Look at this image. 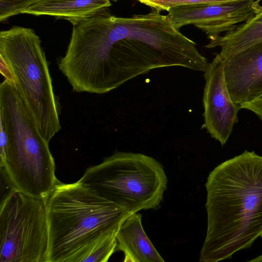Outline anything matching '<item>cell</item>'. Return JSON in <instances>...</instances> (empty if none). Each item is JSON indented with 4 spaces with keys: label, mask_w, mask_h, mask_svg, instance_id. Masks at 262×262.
<instances>
[{
    "label": "cell",
    "mask_w": 262,
    "mask_h": 262,
    "mask_svg": "<svg viewBox=\"0 0 262 262\" xmlns=\"http://www.w3.org/2000/svg\"><path fill=\"white\" fill-rule=\"evenodd\" d=\"M45 199L15 190L0 205V262H48Z\"/></svg>",
    "instance_id": "7"
},
{
    "label": "cell",
    "mask_w": 262,
    "mask_h": 262,
    "mask_svg": "<svg viewBox=\"0 0 262 262\" xmlns=\"http://www.w3.org/2000/svg\"><path fill=\"white\" fill-rule=\"evenodd\" d=\"M204 72V125L211 136L224 146L238 122L240 107L230 97L225 79L223 62L216 54Z\"/></svg>",
    "instance_id": "9"
},
{
    "label": "cell",
    "mask_w": 262,
    "mask_h": 262,
    "mask_svg": "<svg viewBox=\"0 0 262 262\" xmlns=\"http://www.w3.org/2000/svg\"><path fill=\"white\" fill-rule=\"evenodd\" d=\"M118 230L112 232L99 241L80 262L107 261L111 256L117 251V233Z\"/></svg>",
    "instance_id": "14"
},
{
    "label": "cell",
    "mask_w": 262,
    "mask_h": 262,
    "mask_svg": "<svg viewBox=\"0 0 262 262\" xmlns=\"http://www.w3.org/2000/svg\"><path fill=\"white\" fill-rule=\"evenodd\" d=\"M49 142L14 85H0V166L17 190L45 199L58 180Z\"/></svg>",
    "instance_id": "4"
},
{
    "label": "cell",
    "mask_w": 262,
    "mask_h": 262,
    "mask_svg": "<svg viewBox=\"0 0 262 262\" xmlns=\"http://www.w3.org/2000/svg\"><path fill=\"white\" fill-rule=\"evenodd\" d=\"M228 92L240 106L262 95V41L222 60Z\"/></svg>",
    "instance_id": "10"
},
{
    "label": "cell",
    "mask_w": 262,
    "mask_h": 262,
    "mask_svg": "<svg viewBox=\"0 0 262 262\" xmlns=\"http://www.w3.org/2000/svg\"><path fill=\"white\" fill-rule=\"evenodd\" d=\"M0 71L5 79L15 85V79L13 73L8 63L0 57Z\"/></svg>",
    "instance_id": "18"
},
{
    "label": "cell",
    "mask_w": 262,
    "mask_h": 262,
    "mask_svg": "<svg viewBox=\"0 0 262 262\" xmlns=\"http://www.w3.org/2000/svg\"><path fill=\"white\" fill-rule=\"evenodd\" d=\"M207 48L220 47L216 55L221 60L262 41V6L256 8L254 15L241 25L236 26L223 36L211 37Z\"/></svg>",
    "instance_id": "13"
},
{
    "label": "cell",
    "mask_w": 262,
    "mask_h": 262,
    "mask_svg": "<svg viewBox=\"0 0 262 262\" xmlns=\"http://www.w3.org/2000/svg\"><path fill=\"white\" fill-rule=\"evenodd\" d=\"M78 181L131 214L158 208L167 178L162 164L154 158L117 151L87 168Z\"/></svg>",
    "instance_id": "6"
},
{
    "label": "cell",
    "mask_w": 262,
    "mask_h": 262,
    "mask_svg": "<svg viewBox=\"0 0 262 262\" xmlns=\"http://www.w3.org/2000/svg\"><path fill=\"white\" fill-rule=\"evenodd\" d=\"M0 57L11 68L20 94L42 136L49 143L61 129V106L41 40L30 29L15 26L0 32Z\"/></svg>",
    "instance_id": "5"
},
{
    "label": "cell",
    "mask_w": 262,
    "mask_h": 262,
    "mask_svg": "<svg viewBox=\"0 0 262 262\" xmlns=\"http://www.w3.org/2000/svg\"><path fill=\"white\" fill-rule=\"evenodd\" d=\"M152 9L159 11H168L174 7L180 5H196L202 4H216L233 2L239 0H137Z\"/></svg>",
    "instance_id": "15"
},
{
    "label": "cell",
    "mask_w": 262,
    "mask_h": 262,
    "mask_svg": "<svg viewBox=\"0 0 262 262\" xmlns=\"http://www.w3.org/2000/svg\"><path fill=\"white\" fill-rule=\"evenodd\" d=\"M205 187L207 228L200 261L231 258L262 238V156L245 150L223 162Z\"/></svg>",
    "instance_id": "2"
},
{
    "label": "cell",
    "mask_w": 262,
    "mask_h": 262,
    "mask_svg": "<svg viewBox=\"0 0 262 262\" xmlns=\"http://www.w3.org/2000/svg\"><path fill=\"white\" fill-rule=\"evenodd\" d=\"M111 0H38L22 13L49 15L75 26L111 5Z\"/></svg>",
    "instance_id": "12"
},
{
    "label": "cell",
    "mask_w": 262,
    "mask_h": 262,
    "mask_svg": "<svg viewBox=\"0 0 262 262\" xmlns=\"http://www.w3.org/2000/svg\"><path fill=\"white\" fill-rule=\"evenodd\" d=\"M1 169V203L2 204L10 195L17 190L5 168L0 166Z\"/></svg>",
    "instance_id": "17"
},
{
    "label": "cell",
    "mask_w": 262,
    "mask_h": 262,
    "mask_svg": "<svg viewBox=\"0 0 262 262\" xmlns=\"http://www.w3.org/2000/svg\"><path fill=\"white\" fill-rule=\"evenodd\" d=\"M250 108L262 120V95L250 102Z\"/></svg>",
    "instance_id": "19"
},
{
    "label": "cell",
    "mask_w": 262,
    "mask_h": 262,
    "mask_svg": "<svg viewBox=\"0 0 262 262\" xmlns=\"http://www.w3.org/2000/svg\"><path fill=\"white\" fill-rule=\"evenodd\" d=\"M113 1H114V2H116L117 0H112Z\"/></svg>",
    "instance_id": "21"
},
{
    "label": "cell",
    "mask_w": 262,
    "mask_h": 262,
    "mask_svg": "<svg viewBox=\"0 0 262 262\" xmlns=\"http://www.w3.org/2000/svg\"><path fill=\"white\" fill-rule=\"evenodd\" d=\"M79 51L98 94L152 69L178 66L205 72L209 64L196 43L155 9L130 17L99 12L83 28Z\"/></svg>",
    "instance_id": "1"
},
{
    "label": "cell",
    "mask_w": 262,
    "mask_h": 262,
    "mask_svg": "<svg viewBox=\"0 0 262 262\" xmlns=\"http://www.w3.org/2000/svg\"><path fill=\"white\" fill-rule=\"evenodd\" d=\"M48 262H80L100 240L118 230L130 213L79 181H59L45 198Z\"/></svg>",
    "instance_id": "3"
},
{
    "label": "cell",
    "mask_w": 262,
    "mask_h": 262,
    "mask_svg": "<svg viewBox=\"0 0 262 262\" xmlns=\"http://www.w3.org/2000/svg\"><path fill=\"white\" fill-rule=\"evenodd\" d=\"M38 0H0V21L22 13Z\"/></svg>",
    "instance_id": "16"
},
{
    "label": "cell",
    "mask_w": 262,
    "mask_h": 262,
    "mask_svg": "<svg viewBox=\"0 0 262 262\" xmlns=\"http://www.w3.org/2000/svg\"><path fill=\"white\" fill-rule=\"evenodd\" d=\"M254 0L196 5H180L170 8L168 15L175 28L192 25L202 30L208 38L220 35L252 17L259 6Z\"/></svg>",
    "instance_id": "8"
},
{
    "label": "cell",
    "mask_w": 262,
    "mask_h": 262,
    "mask_svg": "<svg viewBox=\"0 0 262 262\" xmlns=\"http://www.w3.org/2000/svg\"><path fill=\"white\" fill-rule=\"evenodd\" d=\"M250 262H262V254L258 257H256L251 260H248Z\"/></svg>",
    "instance_id": "20"
},
{
    "label": "cell",
    "mask_w": 262,
    "mask_h": 262,
    "mask_svg": "<svg viewBox=\"0 0 262 262\" xmlns=\"http://www.w3.org/2000/svg\"><path fill=\"white\" fill-rule=\"evenodd\" d=\"M141 219L136 212L124 220L117 233V250L124 253V262H164L145 233Z\"/></svg>",
    "instance_id": "11"
}]
</instances>
